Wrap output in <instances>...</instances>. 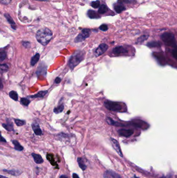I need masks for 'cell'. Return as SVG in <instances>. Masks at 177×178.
<instances>
[{
	"label": "cell",
	"instance_id": "obj_1",
	"mask_svg": "<svg viewBox=\"0 0 177 178\" xmlns=\"http://www.w3.org/2000/svg\"><path fill=\"white\" fill-rule=\"evenodd\" d=\"M52 38V31L46 28L38 30L36 33L37 41L43 46L48 44Z\"/></svg>",
	"mask_w": 177,
	"mask_h": 178
},
{
	"label": "cell",
	"instance_id": "obj_2",
	"mask_svg": "<svg viewBox=\"0 0 177 178\" xmlns=\"http://www.w3.org/2000/svg\"><path fill=\"white\" fill-rule=\"evenodd\" d=\"M84 57V54L81 51H78L73 54L69 61L68 65L71 70L78 65L81 62Z\"/></svg>",
	"mask_w": 177,
	"mask_h": 178
},
{
	"label": "cell",
	"instance_id": "obj_3",
	"mask_svg": "<svg viewBox=\"0 0 177 178\" xmlns=\"http://www.w3.org/2000/svg\"><path fill=\"white\" fill-rule=\"evenodd\" d=\"M161 39L166 45L170 47L176 48V40L173 33L170 32H165L161 35Z\"/></svg>",
	"mask_w": 177,
	"mask_h": 178
},
{
	"label": "cell",
	"instance_id": "obj_4",
	"mask_svg": "<svg viewBox=\"0 0 177 178\" xmlns=\"http://www.w3.org/2000/svg\"><path fill=\"white\" fill-rule=\"evenodd\" d=\"M123 104L122 103L113 102L110 101H106L104 103L105 108L109 111H111L120 112L123 111Z\"/></svg>",
	"mask_w": 177,
	"mask_h": 178
},
{
	"label": "cell",
	"instance_id": "obj_5",
	"mask_svg": "<svg viewBox=\"0 0 177 178\" xmlns=\"http://www.w3.org/2000/svg\"><path fill=\"white\" fill-rule=\"evenodd\" d=\"M90 29H83L82 30L81 32L76 37L74 41L76 43H78L84 41L86 39H87L90 36Z\"/></svg>",
	"mask_w": 177,
	"mask_h": 178
},
{
	"label": "cell",
	"instance_id": "obj_6",
	"mask_svg": "<svg viewBox=\"0 0 177 178\" xmlns=\"http://www.w3.org/2000/svg\"><path fill=\"white\" fill-rule=\"evenodd\" d=\"M128 52L127 49L125 48L123 46H119L116 47L114 48L112 50V53L114 55L116 56L122 55H125Z\"/></svg>",
	"mask_w": 177,
	"mask_h": 178
},
{
	"label": "cell",
	"instance_id": "obj_7",
	"mask_svg": "<svg viewBox=\"0 0 177 178\" xmlns=\"http://www.w3.org/2000/svg\"><path fill=\"white\" fill-rule=\"evenodd\" d=\"M108 47H109L107 44H105V43L100 44L99 47L97 48V49L95 51V55L96 57L101 55L107 51Z\"/></svg>",
	"mask_w": 177,
	"mask_h": 178
},
{
	"label": "cell",
	"instance_id": "obj_8",
	"mask_svg": "<svg viewBox=\"0 0 177 178\" xmlns=\"http://www.w3.org/2000/svg\"><path fill=\"white\" fill-rule=\"evenodd\" d=\"M118 133L121 137H128L134 134V131L131 129H121L118 130Z\"/></svg>",
	"mask_w": 177,
	"mask_h": 178
},
{
	"label": "cell",
	"instance_id": "obj_9",
	"mask_svg": "<svg viewBox=\"0 0 177 178\" xmlns=\"http://www.w3.org/2000/svg\"><path fill=\"white\" fill-rule=\"evenodd\" d=\"M111 143L112 144V146L113 147L114 149L116 151V152L117 153V154L123 157V155L122 154V151H121V149L119 146V143L117 141L114 139L113 138H111Z\"/></svg>",
	"mask_w": 177,
	"mask_h": 178
},
{
	"label": "cell",
	"instance_id": "obj_10",
	"mask_svg": "<svg viewBox=\"0 0 177 178\" xmlns=\"http://www.w3.org/2000/svg\"><path fill=\"white\" fill-rule=\"evenodd\" d=\"M104 178H122L119 174L112 170H107L103 175Z\"/></svg>",
	"mask_w": 177,
	"mask_h": 178
},
{
	"label": "cell",
	"instance_id": "obj_11",
	"mask_svg": "<svg viewBox=\"0 0 177 178\" xmlns=\"http://www.w3.org/2000/svg\"><path fill=\"white\" fill-rule=\"evenodd\" d=\"M47 66L45 65L42 64V63L40 64V66L38 68V70L36 71V74L38 76L41 75H44V76L46 75V72Z\"/></svg>",
	"mask_w": 177,
	"mask_h": 178
},
{
	"label": "cell",
	"instance_id": "obj_12",
	"mask_svg": "<svg viewBox=\"0 0 177 178\" xmlns=\"http://www.w3.org/2000/svg\"><path fill=\"white\" fill-rule=\"evenodd\" d=\"M2 126L5 129L8 131H14V126L12 121L10 120H7L6 123H3Z\"/></svg>",
	"mask_w": 177,
	"mask_h": 178
},
{
	"label": "cell",
	"instance_id": "obj_13",
	"mask_svg": "<svg viewBox=\"0 0 177 178\" xmlns=\"http://www.w3.org/2000/svg\"><path fill=\"white\" fill-rule=\"evenodd\" d=\"M32 129L36 135H41L42 134V131L39 125L36 123H33L32 125Z\"/></svg>",
	"mask_w": 177,
	"mask_h": 178
},
{
	"label": "cell",
	"instance_id": "obj_14",
	"mask_svg": "<svg viewBox=\"0 0 177 178\" xmlns=\"http://www.w3.org/2000/svg\"><path fill=\"white\" fill-rule=\"evenodd\" d=\"M87 15L91 19H97L100 18L99 13L91 9L89 10L87 12Z\"/></svg>",
	"mask_w": 177,
	"mask_h": 178
},
{
	"label": "cell",
	"instance_id": "obj_15",
	"mask_svg": "<svg viewBox=\"0 0 177 178\" xmlns=\"http://www.w3.org/2000/svg\"><path fill=\"white\" fill-rule=\"evenodd\" d=\"M4 16H5V17L6 18V19L7 20L9 23H10V25H11L12 28L13 29L16 30V25L13 19V18L11 17V16H10V15L9 14H7V13H6V14H4Z\"/></svg>",
	"mask_w": 177,
	"mask_h": 178
},
{
	"label": "cell",
	"instance_id": "obj_16",
	"mask_svg": "<svg viewBox=\"0 0 177 178\" xmlns=\"http://www.w3.org/2000/svg\"><path fill=\"white\" fill-rule=\"evenodd\" d=\"M32 156L34 161L35 162V163H38V164H41L43 163V159L41 155L39 154H37L35 153H32Z\"/></svg>",
	"mask_w": 177,
	"mask_h": 178
},
{
	"label": "cell",
	"instance_id": "obj_17",
	"mask_svg": "<svg viewBox=\"0 0 177 178\" xmlns=\"http://www.w3.org/2000/svg\"><path fill=\"white\" fill-rule=\"evenodd\" d=\"M47 93V91H42L39 92H38V93L29 96L30 98H43V97L45 96V95Z\"/></svg>",
	"mask_w": 177,
	"mask_h": 178
},
{
	"label": "cell",
	"instance_id": "obj_18",
	"mask_svg": "<svg viewBox=\"0 0 177 178\" xmlns=\"http://www.w3.org/2000/svg\"><path fill=\"white\" fill-rule=\"evenodd\" d=\"M40 55L39 53H36L35 55L33 56L31 59V61H30L31 65L32 66H34L38 63V60L40 59Z\"/></svg>",
	"mask_w": 177,
	"mask_h": 178
},
{
	"label": "cell",
	"instance_id": "obj_19",
	"mask_svg": "<svg viewBox=\"0 0 177 178\" xmlns=\"http://www.w3.org/2000/svg\"><path fill=\"white\" fill-rule=\"evenodd\" d=\"M13 144L14 145V149L18 151H23V147L21 146L19 142L17 140H13L12 141Z\"/></svg>",
	"mask_w": 177,
	"mask_h": 178
},
{
	"label": "cell",
	"instance_id": "obj_20",
	"mask_svg": "<svg viewBox=\"0 0 177 178\" xmlns=\"http://www.w3.org/2000/svg\"><path fill=\"white\" fill-rule=\"evenodd\" d=\"M4 172H7L8 173L11 174V175H15V176H17L19 175L21 173V172L19 171V170H6L4 169Z\"/></svg>",
	"mask_w": 177,
	"mask_h": 178
},
{
	"label": "cell",
	"instance_id": "obj_21",
	"mask_svg": "<svg viewBox=\"0 0 177 178\" xmlns=\"http://www.w3.org/2000/svg\"><path fill=\"white\" fill-rule=\"evenodd\" d=\"M77 161L78 163V166L80 167L81 169L83 170H85L86 169V165L85 164L84 161L82 158H78Z\"/></svg>",
	"mask_w": 177,
	"mask_h": 178
},
{
	"label": "cell",
	"instance_id": "obj_22",
	"mask_svg": "<svg viewBox=\"0 0 177 178\" xmlns=\"http://www.w3.org/2000/svg\"><path fill=\"white\" fill-rule=\"evenodd\" d=\"M114 9L117 13H121V12L125 11L126 9L125 6H123V5H121V4L116 5L114 7Z\"/></svg>",
	"mask_w": 177,
	"mask_h": 178
},
{
	"label": "cell",
	"instance_id": "obj_23",
	"mask_svg": "<svg viewBox=\"0 0 177 178\" xmlns=\"http://www.w3.org/2000/svg\"><path fill=\"white\" fill-rule=\"evenodd\" d=\"M107 11H108V7H107V6H106L105 4H102V5L99 7L98 12L99 14H105V13H107Z\"/></svg>",
	"mask_w": 177,
	"mask_h": 178
},
{
	"label": "cell",
	"instance_id": "obj_24",
	"mask_svg": "<svg viewBox=\"0 0 177 178\" xmlns=\"http://www.w3.org/2000/svg\"><path fill=\"white\" fill-rule=\"evenodd\" d=\"M9 96L15 101H17L18 99V93L15 91H12L9 93Z\"/></svg>",
	"mask_w": 177,
	"mask_h": 178
},
{
	"label": "cell",
	"instance_id": "obj_25",
	"mask_svg": "<svg viewBox=\"0 0 177 178\" xmlns=\"http://www.w3.org/2000/svg\"><path fill=\"white\" fill-rule=\"evenodd\" d=\"M64 108V104H61V105L58 106V107H57L54 108V112L56 114L60 113L63 111Z\"/></svg>",
	"mask_w": 177,
	"mask_h": 178
},
{
	"label": "cell",
	"instance_id": "obj_26",
	"mask_svg": "<svg viewBox=\"0 0 177 178\" xmlns=\"http://www.w3.org/2000/svg\"><path fill=\"white\" fill-rule=\"evenodd\" d=\"M147 45L150 47H160L161 45V44L159 42L157 41H152L150 42H148L147 44Z\"/></svg>",
	"mask_w": 177,
	"mask_h": 178
},
{
	"label": "cell",
	"instance_id": "obj_27",
	"mask_svg": "<svg viewBox=\"0 0 177 178\" xmlns=\"http://www.w3.org/2000/svg\"><path fill=\"white\" fill-rule=\"evenodd\" d=\"M30 103V101H29V99L27 98H24L23 97L21 99V103L22 105H24V106H28L29 105Z\"/></svg>",
	"mask_w": 177,
	"mask_h": 178
},
{
	"label": "cell",
	"instance_id": "obj_28",
	"mask_svg": "<svg viewBox=\"0 0 177 178\" xmlns=\"http://www.w3.org/2000/svg\"><path fill=\"white\" fill-rule=\"evenodd\" d=\"M14 120L15 123L17 126H23L25 125L26 123V122L24 120H22L15 119Z\"/></svg>",
	"mask_w": 177,
	"mask_h": 178
},
{
	"label": "cell",
	"instance_id": "obj_29",
	"mask_svg": "<svg viewBox=\"0 0 177 178\" xmlns=\"http://www.w3.org/2000/svg\"><path fill=\"white\" fill-rule=\"evenodd\" d=\"M148 38V35H142L141 37H140L138 39L137 41V43H142L143 41H145V40H147V39Z\"/></svg>",
	"mask_w": 177,
	"mask_h": 178
},
{
	"label": "cell",
	"instance_id": "obj_30",
	"mask_svg": "<svg viewBox=\"0 0 177 178\" xmlns=\"http://www.w3.org/2000/svg\"><path fill=\"white\" fill-rule=\"evenodd\" d=\"M100 1L97 0L96 1H93L91 3V6L93 7V8L94 9H98L100 7Z\"/></svg>",
	"mask_w": 177,
	"mask_h": 178
},
{
	"label": "cell",
	"instance_id": "obj_31",
	"mask_svg": "<svg viewBox=\"0 0 177 178\" xmlns=\"http://www.w3.org/2000/svg\"><path fill=\"white\" fill-rule=\"evenodd\" d=\"M6 57V54L5 52L2 51L0 52V63L4 61Z\"/></svg>",
	"mask_w": 177,
	"mask_h": 178
},
{
	"label": "cell",
	"instance_id": "obj_32",
	"mask_svg": "<svg viewBox=\"0 0 177 178\" xmlns=\"http://www.w3.org/2000/svg\"><path fill=\"white\" fill-rule=\"evenodd\" d=\"M99 29L100 30H101L102 31H107L108 29V27H107V25H105V24H103L101 25L100 27H99Z\"/></svg>",
	"mask_w": 177,
	"mask_h": 178
},
{
	"label": "cell",
	"instance_id": "obj_33",
	"mask_svg": "<svg viewBox=\"0 0 177 178\" xmlns=\"http://www.w3.org/2000/svg\"><path fill=\"white\" fill-rule=\"evenodd\" d=\"M0 68L3 70H8L9 66L6 64H0Z\"/></svg>",
	"mask_w": 177,
	"mask_h": 178
},
{
	"label": "cell",
	"instance_id": "obj_34",
	"mask_svg": "<svg viewBox=\"0 0 177 178\" xmlns=\"http://www.w3.org/2000/svg\"><path fill=\"white\" fill-rule=\"evenodd\" d=\"M23 47H25L26 48H28L30 47V43L28 41H25V42H23Z\"/></svg>",
	"mask_w": 177,
	"mask_h": 178
},
{
	"label": "cell",
	"instance_id": "obj_35",
	"mask_svg": "<svg viewBox=\"0 0 177 178\" xmlns=\"http://www.w3.org/2000/svg\"><path fill=\"white\" fill-rule=\"evenodd\" d=\"M117 2H118V3H119V4L122 5L123 4H126V3H128V2H129V0H118Z\"/></svg>",
	"mask_w": 177,
	"mask_h": 178
},
{
	"label": "cell",
	"instance_id": "obj_36",
	"mask_svg": "<svg viewBox=\"0 0 177 178\" xmlns=\"http://www.w3.org/2000/svg\"><path fill=\"white\" fill-rule=\"evenodd\" d=\"M2 3H4L5 4H9L12 1V0H1Z\"/></svg>",
	"mask_w": 177,
	"mask_h": 178
},
{
	"label": "cell",
	"instance_id": "obj_37",
	"mask_svg": "<svg viewBox=\"0 0 177 178\" xmlns=\"http://www.w3.org/2000/svg\"><path fill=\"white\" fill-rule=\"evenodd\" d=\"M172 54L173 56L174 57V59H177V57H176V56H177V51H176V49H174V50L172 51Z\"/></svg>",
	"mask_w": 177,
	"mask_h": 178
},
{
	"label": "cell",
	"instance_id": "obj_38",
	"mask_svg": "<svg viewBox=\"0 0 177 178\" xmlns=\"http://www.w3.org/2000/svg\"><path fill=\"white\" fill-rule=\"evenodd\" d=\"M61 81V79L60 78H59V77H57L55 79V82L56 83H57V84H58V83H59Z\"/></svg>",
	"mask_w": 177,
	"mask_h": 178
},
{
	"label": "cell",
	"instance_id": "obj_39",
	"mask_svg": "<svg viewBox=\"0 0 177 178\" xmlns=\"http://www.w3.org/2000/svg\"><path fill=\"white\" fill-rule=\"evenodd\" d=\"M0 142H6V141L4 137L2 136L1 133L0 132Z\"/></svg>",
	"mask_w": 177,
	"mask_h": 178
},
{
	"label": "cell",
	"instance_id": "obj_40",
	"mask_svg": "<svg viewBox=\"0 0 177 178\" xmlns=\"http://www.w3.org/2000/svg\"><path fill=\"white\" fill-rule=\"evenodd\" d=\"M3 88V85L1 79L0 78V89H2Z\"/></svg>",
	"mask_w": 177,
	"mask_h": 178
},
{
	"label": "cell",
	"instance_id": "obj_41",
	"mask_svg": "<svg viewBox=\"0 0 177 178\" xmlns=\"http://www.w3.org/2000/svg\"><path fill=\"white\" fill-rule=\"evenodd\" d=\"M73 178H80L76 173H73L72 175Z\"/></svg>",
	"mask_w": 177,
	"mask_h": 178
},
{
	"label": "cell",
	"instance_id": "obj_42",
	"mask_svg": "<svg viewBox=\"0 0 177 178\" xmlns=\"http://www.w3.org/2000/svg\"><path fill=\"white\" fill-rule=\"evenodd\" d=\"M60 178H68L67 177L66 175H61V177H60Z\"/></svg>",
	"mask_w": 177,
	"mask_h": 178
},
{
	"label": "cell",
	"instance_id": "obj_43",
	"mask_svg": "<svg viewBox=\"0 0 177 178\" xmlns=\"http://www.w3.org/2000/svg\"><path fill=\"white\" fill-rule=\"evenodd\" d=\"M0 178H9L5 176H3V175H0Z\"/></svg>",
	"mask_w": 177,
	"mask_h": 178
},
{
	"label": "cell",
	"instance_id": "obj_44",
	"mask_svg": "<svg viewBox=\"0 0 177 178\" xmlns=\"http://www.w3.org/2000/svg\"><path fill=\"white\" fill-rule=\"evenodd\" d=\"M169 178V177H165V176H164V177H162V178Z\"/></svg>",
	"mask_w": 177,
	"mask_h": 178
},
{
	"label": "cell",
	"instance_id": "obj_45",
	"mask_svg": "<svg viewBox=\"0 0 177 178\" xmlns=\"http://www.w3.org/2000/svg\"><path fill=\"white\" fill-rule=\"evenodd\" d=\"M138 178V177H136V176H134L133 177H132V178Z\"/></svg>",
	"mask_w": 177,
	"mask_h": 178
}]
</instances>
